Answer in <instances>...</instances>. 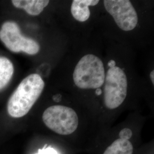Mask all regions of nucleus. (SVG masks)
Wrapping results in <instances>:
<instances>
[{"mask_svg": "<svg viewBox=\"0 0 154 154\" xmlns=\"http://www.w3.org/2000/svg\"><path fill=\"white\" fill-rule=\"evenodd\" d=\"M45 82L37 74H32L23 79L9 99L7 110L13 118L26 116L41 95Z\"/></svg>", "mask_w": 154, "mask_h": 154, "instance_id": "f257e3e1", "label": "nucleus"}, {"mask_svg": "<svg viewBox=\"0 0 154 154\" xmlns=\"http://www.w3.org/2000/svg\"><path fill=\"white\" fill-rule=\"evenodd\" d=\"M103 3L106 10L121 30L131 31L137 26L138 14L130 1L105 0Z\"/></svg>", "mask_w": 154, "mask_h": 154, "instance_id": "423d86ee", "label": "nucleus"}, {"mask_svg": "<svg viewBox=\"0 0 154 154\" xmlns=\"http://www.w3.org/2000/svg\"><path fill=\"white\" fill-rule=\"evenodd\" d=\"M61 95L60 94H58V95H55L54 96H53V100L55 101V102H60V100H61Z\"/></svg>", "mask_w": 154, "mask_h": 154, "instance_id": "ddd939ff", "label": "nucleus"}, {"mask_svg": "<svg viewBox=\"0 0 154 154\" xmlns=\"http://www.w3.org/2000/svg\"><path fill=\"white\" fill-rule=\"evenodd\" d=\"M0 39L8 49L14 53L23 52L35 55L40 49L38 43L22 35L19 26L13 21L3 23L0 29Z\"/></svg>", "mask_w": 154, "mask_h": 154, "instance_id": "39448f33", "label": "nucleus"}, {"mask_svg": "<svg viewBox=\"0 0 154 154\" xmlns=\"http://www.w3.org/2000/svg\"><path fill=\"white\" fill-rule=\"evenodd\" d=\"M13 72L14 67L11 61L6 57H0V90L10 82Z\"/></svg>", "mask_w": 154, "mask_h": 154, "instance_id": "1a4fd4ad", "label": "nucleus"}, {"mask_svg": "<svg viewBox=\"0 0 154 154\" xmlns=\"http://www.w3.org/2000/svg\"><path fill=\"white\" fill-rule=\"evenodd\" d=\"M98 0H74L71 6V13L73 17L79 22L87 21L90 16L89 6L97 5Z\"/></svg>", "mask_w": 154, "mask_h": 154, "instance_id": "0eeeda50", "label": "nucleus"}, {"mask_svg": "<svg viewBox=\"0 0 154 154\" xmlns=\"http://www.w3.org/2000/svg\"><path fill=\"white\" fill-rule=\"evenodd\" d=\"M150 78H151V80L152 81V84H154V71L152 70V72H151L150 73Z\"/></svg>", "mask_w": 154, "mask_h": 154, "instance_id": "2eb2a0df", "label": "nucleus"}, {"mask_svg": "<svg viewBox=\"0 0 154 154\" xmlns=\"http://www.w3.org/2000/svg\"><path fill=\"white\" fill-rule=\"evenodd\" d=\"M133 146L129 140L118 139L105 150L103 154H132Z\"/></svg>", "mask_w": 154, "mask_h": 154, "instance_id": "9d476101", "label": "nucleus"}, {"mask_svg": "<svg viewBox=\"0 0 154 154\" xmlns=\"http://www.w3.org/2000/svg\"><path fill=\"white\" fill-rule=\"evenodd\" d=\"M35 154H59L58 152L55 150V149L51 147H48L47 145H45L43 149H39L38 152Z\"/></svg>", "mask_w": 154, "mask_h": 154, "instance_id": "f8f14e48", "label": "nucleus"}, {"mask_svg": "<svg viewBox=\"0 0 154 154\" xmlns=\"http://www.w3.org/2000/svg\"><path fill=\"white\" fill-rule=\"evenodd\" d=\"M132 136V131L129 128H123L119 132L120 139L128 140Z\"/></svg>", "mask_w": 154, "mask_h": 154, "instance_id": "9b49d317", "label": "nucleus"}, {"mask_svg": "<svg viewBox=\"0 0 154 154\" xmlns=\"http://www.w3.org/2000/svg\"><path fill=\"white\" fill-rule=\"evenodd\" d=\"M45 125L51 130L62 135L72 134L78 126V117L72 108L55 105L47 108L42 115Z\"/></svg>", "mask_w": 154, "mask_h": 154, "instance_id": "7ed1b4c3", "label": "nucleus"}, {"mask_svg": "<svg viewBox=\"0 0 154 154\" xmlns=\"http://www.w3.org/2000/svg\"><path fill=\"white\" fill-rule=\"evenodd\" d=\"M95 93H96V94H97V95H100L102 94V90H101V89H100V88L96 89Z\"/></svg>", "mask_w": 154, "mask_h": 154, "instance_id": "dca6fc26", "label": "nucleus"}, {"mask_svg": "<svg viewBox=\"0 0 154 154\" xmlns=\"http://www.w3.org/2000/svg\"><path fill=\"white\" fill-rule=\"evenodd\" d=\"M104 103L113 110L122 104L127 93V78L123 69L118 66L109 67L105 75Z\"/></svg>", "mask_w": 154, "mask_h": 154, "instance_id": "20e7f679", "label": "nucleus"}, {"mask_svg": "<svg viewBox=\"0 0 154 154\" xmlns=\"http://www.w3.org/2000/svg\"><path fill=\"white\" fill-rule=\"evenodd\" d=\"M13 5L23 9L31 16H38L49 4L47 0H13Z\"/></svg>", "mask_w": 154, "mask_h": 154, "instance_id": "6e6552de", "label": "nucleus"}, {"mask_svg": "<svg viewBox=\"0 0 154 154\" xmlns=\"http://www.w3.org/2000/svg\"><path fill=\"white\" fill-rule=\"evenodd\" d=\"M105 75L103 62L97 56L88 54L78 62L73 72V80L79 88L97 89L104 84Z\"/></svg>", "mask_w": 154, "mask_h": 154, "instance_id": "f03ea898", "label": "nucleus"}, {"mask_svg": "<svg viewBox=\"0 0 154 154\" xmlns=\"http://www.w3.org/2000/svg\"><path fill=\"white\" fill-rule=\"evenodd\" d=\"M108 66H109V67H112L116 66V62L114 61V60H110V61L109 62V63H108Z\"/></svg>", "mask_w": 154, "mask_h": 154, "instance_id": "4468645a", "label": "nucleus"}]
</instances>
